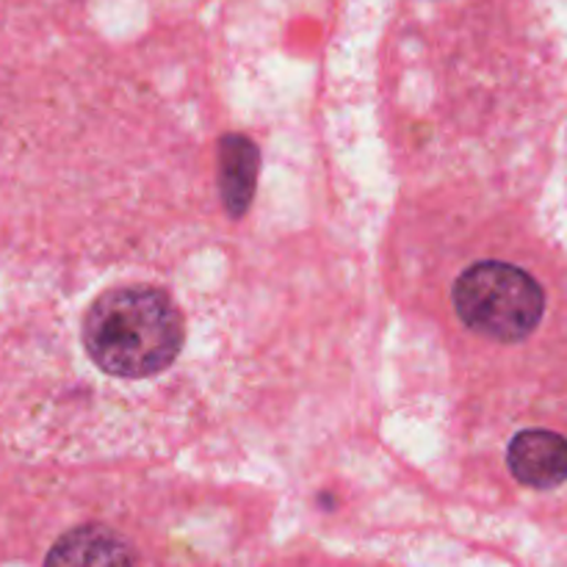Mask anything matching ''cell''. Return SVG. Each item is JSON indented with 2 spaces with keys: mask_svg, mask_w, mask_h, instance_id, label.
I'll list each match as a JSON object with an SVG mask.
<instances>
[{
  "mask_svg": "<svg viewBox=\"0 0 567 567\" xmlns=\"http://www.w3.org/2000/svg\"><path fill=\"white\" fill-rule=\"evenodd\" d=\"M507 465L520 485L551 491L567 482V441L548 430L518 432L509 441Z\"/></svg>",
  "mask_w": 567,
  "mask_h": 567,
  "instance_id": "cell-4",
  "label": "cell"
},
{
  "mask_svg": "<svg viewBox=\"0 0 567 567\" xmlns=\"http://www.w3.org/2000/svg\"><path fill=\"white\" fill-rule=\"evenodd\" d=\"M72 336L61 338V369L83 377V391L100 396H150L172 374H192L194 293L155 264L150 275L127 271L83 299L72 316Z\"/></svg>",
  "mask_w": 567,
  "mask_h": 567,
  "instance_id": "cell-2",
  "label": "cell"
},
{
  "mask_svg": "<svg viewBox=\"0 0 567 567\" xmlns=\"http://www.w3.org/2000/svg\"><path fill=\"white\" fill-rule=\"evenodd\" d=\"M260 153L247 136L227 133L216 153V192L233 219H241L258 188Z\"/></svg>",
  "mask_w": 567,
  "mask_h": 567,
  "instance_id": "cell-5",
  "label": "cell"
},
{
  "mask_svg": "<svg viewBox=\"0 0 567 567\" xmlns=\"http://www.w3.org/2000/svg\"><path fill=\"white\" fill-rule=\"evenodd\" d=\"M269 567H369V565L349 563V559L321 557V554H297V557L280 559V563H275V565H269Z\"/></svg>",
  "mask_w": 567,
  "mask_h": 567,
  "instance_id": "cell-6",
  "label": "cell"
},
{
  "mask_svg": "<svg viewBox=\"0 0 567 567\" xmlns=\"http://www.w3.org/2000/svg\"><path fill=\"white\" fill-rule=\"evenodd\" d=\"M460 324L496 343H520L540 327L546 291L520 266L485 258L465 266L452 286Z\"/></svg>",
  "mask_w": 567,
  "mask_h": 567,
  "instance_id": "cell-3",
  "label": "cell"
},
{
  "mask_svg": "<svg viewBox=\"0 0 567 567\" xmlns=\"http://www.w3.org/2000/svg\"><path fill=\"white\" fill-rule=\"evenodd\" d=\"M33 518L0 567H238L247 515L192 482L127 471L25 482Z\"/></svg>",
  "mask_w": 567,
  "mask_h": 567,
  "instance_id": "cell-1",
  "label": "cell"
}]
</instances>
